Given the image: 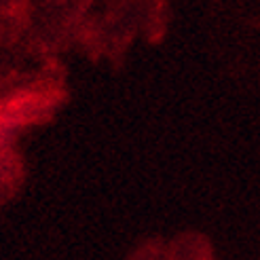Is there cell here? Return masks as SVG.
<instances>
[]
</instances>
